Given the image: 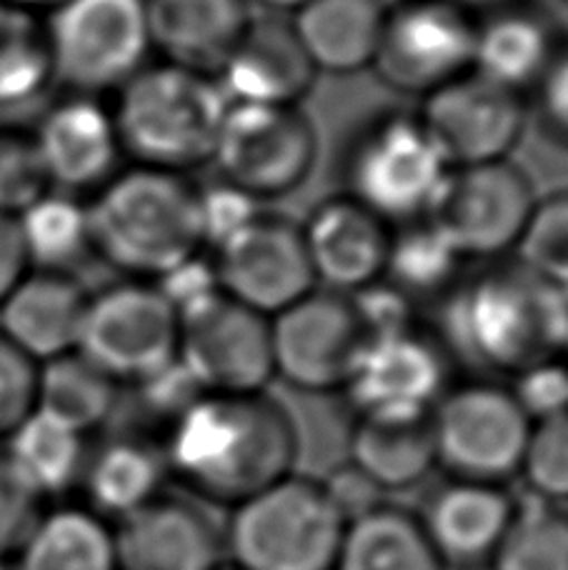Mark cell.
Masks as SVG:
<instances>
[{"mask_svg":"<svg viewBox=\"0 0 568 570\" xmlns=\"http://www.w3.org/2000/svg\"><path fill=\"white\" fill-rule=\"evenodd\" d=\"M476 20L451 0H399L385 10L371 68L399 94L431 96L471 73Z\"/></svg>","mask_w":568,"mask_h":570,"instance_id":"11","label":"cell"},{"mask_svg":"<svg viewBox=\"0 0 568 570\" xmlns=\"http://www.w3.org/2000/svg\"><path fill=\"white\" fill-rule=\"evenodd\" d=\"M88 295L66 273L26 276L0 305V333L38 365L74 353Z\"/></svg>","mask_w":568,"mask_h":570,"instance_id":"24","label":"cell"},{"mask_svg":"<svg viewBox=\"0 0 568 570\" xmlns=\"http://www.w3.org/2000/svg\"><path fill=\"white\" fill-rule=\"evenodd\" d=\"M136 389L140 395V405H144L150 415L166 421L168 425L174 423L180 413L188 411L200 395H206L178 358L174 363H168L166 368L148 375V379L138 381Z\"/></svg>","mask_w":568,"mask_h":570,"instance_id":"46","label":"cell"},{"mask_svg":"<svg viewBox=\"0 0 568 570\" xmlns=\"http://www.w3.org/2000/svg\"><path fill=\"white\" fill-rule=\"evenodd\" d=\"M491 570H568V513L556 505H521Z\"/></svg>","mask_w":568,"mask_h":570,"instance_id":"36","label":"cell"},{"mask_svg":"<svg viewBox=\"0 0 568 570\" xmlns=\"http://www.w3.org/2000/svg\"><path fill=\"white\" fill-rule=\"evenodd\" d=\"M319 156L316 128L298 106L231 104L210 163L256 200L296 190Z\"/></svg>","mask_w":568,"mask_h":570,"instance_id":"10","label":"cell"},{"mask_svg":"<svg viewBox=\"0 0 568 570\" xmlns=\"http://www.w3.org/2000/svg\"><path fill=\"white\" fill-rule=\"evenodd\" d=\"M118 383L80 353L58 355L38 365L36 411L88 435L116 411Z\"/></svg>","mask_w":568,"mask_h":570,"instance_id":"32","label":"cell"},{"mask_svg":"<svg viewBox=\"0 0 568 570\" xmlns=\"http://www.w3.org/2000/svg\"><path fill=\"white\" fill-rule=\"evenodd\" d=\"M461 263L463 258L435 230L433 223L425 218L413 220L391 233L383 281L395 285L415 303V298L451 291L459 283Z\"/></svg>","mask_w":568,"mask_h":570,"instance_id":"33","label":"cell"},{"mask_svg":"<svg viewBox=\"0 0 568 570\" xmlns=\"http://www.w3.org/2000/svg\"><path fill=\"white\" fill-rule=\"evenodd\" d=\"M28 253L18 218L0 213V305L13 293L16 285L28 276Z\"/></svg>","mask_w":568,"mask_h":570,"instance_id":"49","label":"cell"},{"mask_svg":"<svg viewBox=\"0 0 568 570\" xmlns=\"http://www.w3.org/2000/svg\"><path fill=\"white\" fill-rule=\"evenodd\" d=\"M551 26L529 8L506 3L476 20L473 73L526 96L539 86L556 56Z\"/></svg>","mask_w":568,"mask_h":570,"instance_id":"26","label":"cell"},{"mask_svg":"<svg viewBox=\"0 0 568 570\" xmlns=\"http://www.w3.org/2000/svg\"><path fill=\"white\" fill-rule=\"evenodd\" d=\"M178 361L203 393H263L276 379L268 318L221 293L180 318Z\"/></svg>","mask_w":568,"mask_h":570,"instance_id":"14","label":"cell"},{"mask_svg":"<svg viewBox=\"0 0 568 570\" xmlns=\"http://www.w3.org/2000/svg\"><path fill=\"white\" fill-rule=\"evenodd\" d=\"M50 183L33 138L0 136V213L18 218L48 193Z\"/></svg>","mask_w":568,"mask_h":570,"instance_id":"39","label":"cell"},{"mask_svg":"<svg viewBox=\"0 0 568 570\" xmlns=\"http://www.w3.org/2000/svg\"><path fill=\"white\" fill-rule=\"evenodd\" d=\"M451 3L461 6L466 10H471V13H476V10L483 8V10H493V8H501L506 3H513V0H451Z\"/></svg>","mask_w":568,"mask_h":570,"instance_id":"51","label":"cell"},{"mask_svg":"<svg viewBox=\"0 0 568 570\" xmlns=\"http://www.w3.org/2000/svg\"><path fill=\"white\" fill-rule=\"evenodd\" d=\"M343 528L321 481L291 473L228 508L223 551L238 570H336Z\"/></svg>","mask_w":568,"mask_h":570,"instance_id":"5","label":"cell"},{"mask_svg":"<svg viewBox=\"0 0 568 570\" xmlns=\"http://www.w3.org/2000/svg\"><path fill=\"white\" fill-rule=\"evenodd\" d=\"M419 118L449 166L463 168L509 160L526 130L529 108L526 96L471 70L425 96Z\"/></svg>","mask_w":568,"mask_h":570,"instance_id":"15","label":"cell"},{"mask_svg":"<svg viewBox=\"0 0 568 570\" xmlns=\"http://www.w3.org/2000/svg\"><path fill=\"white\" fill-rule=\"evenodd\" d=\"M50 10L53 80L78 96L120 90L148 66L146 0H63Z\"/></svg>","mask_w":568,"mask_h":570,"instance_id":"7","label":"cell"},{"mask_svg":"<svg viewBox=\"0 0 568 570\" xmlns=\"http://www.w3.org/2000/svg\"><path fill=\"white\" fill-rule=\"evenodd\" d=\"M513 258L554 285L568 281V188L536 198Z\"/></svg>","mask_w":568,"mask_h":570,"instance_id":"37","label":"cell"},{"mask_svg":"<svg viewBox=\"0 0 568 570\" xmlns=\"http://www.w3.org/2000/svg\"><path fill=\"white\" fill-rule=\"evenodd\" d=\"M531 425L506 385H453L431 411L435 461L449 478L506 485L521 471Z\"/></svg>","mask_w":568,"mask_h":570,"instance_id":"8","label":"cell"},{"mask_svg":"<svg viewBox=\"0 0 568 570\" xmlns=\"http://www.w3.org/2000/svg\"><path fill=\"white\" fill-rule=\"evenodd\" d=\"M218 570H238V568H233V566H231V563H223V566H221V568H218Z\"/></svg>","mask_w":568,"mask_h":570,"instance_id":"54","label":"cell"},{"mask_svg":"<svg viewBox=\"0 0 568 570\" xmlns=\"http://www.w3.org/2000/svg\"><path fill=\"white\" fill-rule=\"evenodd\" d=\"M10 570H118L114 525L90 508H56L40 515Z\"/></svg>","mask_w":568,"mask_h":570,"instance_id":"30","label":"cell"},{"mask_svg":"<svg viewBox=\"0 0 568 570\" xmlns=\"http://www.w3.org/2000/svg\"><path fill=\"white\" fill-rule=\"evenodd\" d=\"M256 3L266 10V13H276V16H291L296 13L301 6H306L309 0H256Z\"/></svg>","mask_w":568,"mask_h":570,"instance_id":"50","label":"cell"},{"mask_svg":"<svg viewBox=\"0 0 568 570\" xmlns=\"http://www.w3.org/2000/svg\"><path fill=\"white\" fill-rule=\"evenodd\" d=\"M221 291L266 318L288 308L313 288L301 226L283 216H261L213 250Z\"/></svg>","mask_w":568,"mask_h":570,"instance_id":"17","label":"cell"},{"mask_svg":"<svg viewBox=\"0 0 568 570\" xmlns=\"http://www.w3.org/2000/svg\"><path fill=\"white\" fill-rule=\"evenodd\" d=\"M559 288V303H561V323H564V348L568 351V281L556 285Z\"/></svg>","mask_w":568,"mask_h":570,"instance_id":"52","label":"cell"},{"mask_svg":"<svg viewBox=\"0 0 568 570\" xmlns=\"http://www.w3.org/2000/svg\"><path fill=\"white\" fill-rule=\"evenodd\" d=\"M90 246L110 266L156 281L203 250L198 188L180 173H116L88 206Z\"/></svg>","mask_w":568,"mask_h":570,"instance_id":"3","label":"cell"},{"mask_svg":"<svg viewBox=\"0 0 568 570\" xmlns=\"http://www.w3.org/2000/svg\"><path fill=\"white\" fill-rule=\"evenodd\" d=\"M168 478L203 503L233 508L296 473L298 428L263 393H206L168 425Z\"/></svg>","mask_w":568,"mask_h":570,"instance_id":"1","label":"cell"},{"mask_svg":"<svg viewBox=\"0 0 568 570\" xmlns=\"http://www.w3.org/2000/svg\"><path fill=\"white\" fill-rule=\"evenodd\" d=\"M0 570H10V566H8V561H0Z\"/></svg>","mask_w":568,"mask_h":570,"instance_id":"55","label":"cell"},{"mask_svg":"<svg viewBox=\"0 0 568 570\" xmlns=\"http://www.w3.org/2000/svg\"><path fill=\"white\" fill-rule=\"evenodd\" d=\"M38 363L0 333V441L36 411Z\"/></svg>","mask_w":568,"mask_h":570,"instance_id":"42","label":"cell"},{"mask_svg":"<svg viewBox=\"0 0 568 570\" xmlns=\"http://www.w3.org/2000/svg\"><path fill=\"white\" fill-rule=\"evenodd\" d=\"M391 228L351 196L319 203L301 226L316 285L351 295L383 278Z\"/></svg>","mask_w":568,"mask_h":570,"instance_id":"21","label":"cell"},{"mask_svg":"<svg viewBox=\"0 0 568 570\" xmlns=\"http://www.w3.org/2000/svg\"><path fill=\"white\" fill-rule=\"evenodd\" d=\"M23 233L30 266L48 273H63V268L84 256L90 246L88 206L78 203L68 193H46L26 213L18 216Z\"/></svg>","mask_w":568,"mask_h":570,"instance_id":"35","label":"cell"},{"mask_svg":"<svg viewBox=\"0 0 568 570\" xmlns=\"http://www.w3.org/2000/svg\"><path fill=\"white\" fill-rule=\"evenodd\" d=\"M50 80L46 23L33 10L0 0V106H20L36 98Z\"/></svg>","mask_w":568,"mask_h":570,"instance_id":"34","label":"cell"},{"mask_svg":"<svg viewBox=\"0 0 568 570\" xmlns=\"http://www.w3.org/2000/svg\"><path fill=\"white\" fill-rule=\"evenodd\" d=\"M536 98L543 126L568 146V46L556 50L549 70L536 86Z\"/></svg>","mask_w":568,"mask_h":570,"instance_id":"48","label":"cell"},{"mask_svg":"<svg viewBox=\"0 0 568 570\" xmlns=\"http://www.w3.org/2000/svg\"><path fill=\"white\" fill-rule=\"evenodd\" d=\"M349 463L366 473L383 495L405 493L423 485L439 468L431 415L421 419L356 415L349 438Z\"/></svg>","mask_w":568,"mask_h":570,"instance_id":"27","label":"cell"},{"mask_svg":"<svg viewBox=\"0 0 568 570\" xmlns=\"http://www.w3.org/2000/svg\"><path fill=\"white\" fill-rule=\"evenodd\" d=\"M443 341L473 368L519 375L564 348L559 288L516 258L489 261L445 295Z\"/></svg>","mask_w":568,"mask_h":570,"instance_id":"2","label":"cell"},{"mask_svg":"<svg viewBox=\"0 0 568 570\" xmlns=\"http://www.w3.org/2000/svg\"><path fill=\"white\" fill-rule=\"evenodd\" d=\"M349 298L366 338L415 328V303L389 281L381 278L366 285V288L351 293Z\"/></svg>","mask_w":568,"mask_h":570,"instance_id":"44","label":"cell"},{"mask_svg":"<svg viewBox=\"0 0 568 570\" xmlns=\"http://www.w3.org/2000/svg\"><path fill=\"white\" fill-rule=\"evenodd\" d=\"M531 423H539L568 411V365L556 358L541 361L513 375L509 389Z\"/></svg>","mask_w":568,"mask_h":570,"instance_id":"43","label":"cell"},{"mask_svg":"<svg viewBox=\"0 0 568 570\" xmlns=\"http://www.w3.org/2000/svg\"><path fill=\"white\" fill-rule=\"evenodd\" d=\"M536 198L531 178L511 160L451 168L425 220L463 261H499L513 253Z\"/></svg>","mask_w":568,"mask_h":570,"instance_id":"12","label":"cell"},{"mask_svg":"<svg viewBox=\"0 0 568 570\" xmlns=\"http://www.w3.org/2000/svg\"><path fill=\"white\" fill-rule=\"evenodd\" d=\"M316 76L291 18L276 13L251 16L236 46L213 73L228 104L251 106H298Z\"/></svg>","mask_w":568,"mask_h":570,"instance_id":"20","label":"cell"},{"mask_svg":"<svg viewBox=\"0 0 568 570\" xmlns=\"http://www.w3.org/2000/svg\"><path fill=\"white\" fill-rule=\"evenodd\" d=\"M228 106L210 73L160 60L138 70L110 110L126 156L184 176L210 163Z\"/></svg>","mask_w":568,"mask_h":570,"instance_id":"4","label":"cell"},{"mask_svg":"<svg viewBox=\"0 0 568 570\" xmlns=\"http://www.w3.org/2000/svg\"><path fill=\"white\" fill-rule=\"evenodd\" d=\"M268 325L276 379L306 393L343 391L366 341L349 295L313 288Z\"/></svg>","mask_w":568,"mask_h":570,"instance_id":"13","label":"cell"},{"mask_svg":"<svg viewBox=\"0 0 568 570\" xmlns=\"http://www.w3.org/2000/svg\"><path fill=\"white\" fill-rule=\"evenodd\" d=\"M150 48L166 63L216 73L248 26V0H146Z\"/></svg>","mask_w":568,"mask_h":570,"instance_id":"23","label":"cell"},{"mask_svg":"<svg viewBox=\"0 0 568 570\" xmlns=\"http://www.w3.org/2000/svg\"><path fill=\"white\" fill-rule=\"evenodd\" d=\"M8 463L36 495H63L80 483L86 468V435L33 411L6 438Z\"/></svg>","mask_w":568,"mask_h":570,"instance_id":"31","label":"cell"},{"mask_svg":"<svg viewBox=\"0 0 568 570\" xmlns=\"http://www.w3.org/2000/svg\"><path fill=\"white\" fill-rule=\"evenodd\" d=\"M385 0H309L291 26L316 73H359L376 58Z\"/></svg>","mask_w":568,"mask_h":570,"instance_id":"25","label":"cell"},{"mask_svg":"<svg viewBox=\"0 0 568 570\" xmlns=\"http://www.w3.org/2000/svg\"><path fill=\"white\" fill-rule=\"evenodd\" d=\"M118 570H218L223 528L184 495L164 493L114 525Z\"/></svg>","mask_w":568,"mask_h":570,"instance_id":"19","label":"cell"},{"mask_svg":"<svg viewBox=\"0 0 568 570\" xmlns=\"http://www.w3.org/2000/svg\"><path fill=\"white\" fill-rule=\"evenodd\" d=\"M519 475L539 503H568V411L531 425Z\"/></svg>","mask_w":568,"mask_h":570,"instance_id":"38","label":"cell"},{"mask_svg":"<svg viewBox=\"0 0 568 570\" xmlns=\"http://www.w3.org/2000/svg\"><path fill=\"white\" fill-rule=\"evenodd\" d=\"M198 206L203 248L210 250L238 236L263 213L256 198L223 180L213 188H198Z\"/></svg>","mask_w":568,"mask_h":570,"instance_id":"40","label":"cell"},{"mask_svg":"<svg viewBox=\"0 0 568 570\" xmlns=\"http://www.w3.org/2000/svg\"><path fill=\"white\" fill-rule=\"evenodd\" d=\"M449 391L445 351L419 328L366 338L343 385L356 415L421 419Z\"/></svg>","mask_w":568,"mask_h":570,"instance_id":"16","label":"cell"},{"mask_svg":"<svg viewBox=\"0 0 568 570\" xmlns=\"http://www.w3.org/2000/svg\"><path fill=\"white\" fill-rule=\"evenodd\" d=\"M150 283L164 293V298L170 303V308L178 313V321L186 318V315L196 308H200V305L218 298L223 293L216 276V266H213V261L203 256V253L184 261L180 266L170 268L168 273H164V276Z\"/></svg>","mask_w":568,"mask_h":570,"instance_id":"45","label":"cell"},{"mask_svg":"<svg viewBox=\"0 0 568 570\" xmlns=\"http://www.w3.org/2000/svg\"><path fill=\"white\" fill-rule=\"evenodd\" d=\"M521 513L506 485L449 481L435 485L415 513L445 570L489 568Z\"/></svg>","mask_w":568,"mask_h":570,"instance_id":"18","label":"cell"},{"mask_svg":"<svg viewBox=\"0 0 568 570\" xmlns=\"http://www.w3.org/2000/svg\"><path fill=\"white\" fill-rule=\"evenodd\" d=\"M180 321L150 281L88 295L76 353L118 385L148 379L178 358Z\"/></svg>","mask_w":568,"mask_h":570,"instance_id":"9","label":"cell"},{"mask_svg":"<svg viewBox=\"0 0 568 570\" xmlns=\"http://www.w3.org/2000/svg\"><path fill=\"white\" fill-rule=\"evenodd\" d=\"M336 570H445L419 515L383 501L343 528Z\"/></svg>","mask_w":568,"mask_h":570,"instance_id":"29","label":"cell"},{"mask_svg":"<svg viewBox=\"0 0 568 570\" xmlns=\"http://www.w3.org/2000/svg\"><path fill=\"white\" fill-rule=\"evenodd\" d=\"M168 468L164 448L140 438H114L86 458L80 485L88 508L110 525L164 495Z\"/></svg>","mask_w":568,"mask_h":570,"instance_id":"28","label":"cell"},{"mask_svg":"<svg viewBox=\"0 0 568 570\" xmlns=\"http://www.w3.org/2000/svg\"><path fill=\"white\" fill-rule=\"evenodd\" d=\"M43 515V498L26 485L0 453V561L13 558Z\"/></svg>","mask_w":568,"mask_h":570,"instance_id":"41","label":"cell"},{"mask_svg":"<svg viewBox=\"0 0 568 570\" xmlns=\"http://www.w3.org/2000/svg\"><path fill=\"white\" fill-rule=\"evenodd\" d=\"M321 485L333 508H336L339 515L343 518V523L356 521V518L371 513L373 508H379L385 501L381 488L349 461L333 468V471L323 478Z\"/></svg>","mask_w":568,"mask_h":570,"instance_id":"47","label":"cell"},{"mask_svg":"<svg viewBox=\"0 0 568 570\" xmlns=\"http://www.w3.org/2000/svg\"><path fill=\"white\" fill-rule=\"evenodd\" d=\"M33 142L48 183L68 196L104 188L124 156L114 110L100 106L94 96H76L48 110Z\"/></svg>","mask_w":568,"mask_h":570,"instance_id":"22","label":"cell"},{"mask_svg":"<svg viewBox=\"0 0 568 570\" xmlns=\"http://www.w3.org/2000/svg\"><path fill=\"white\" fill-rule=\"evenodd\" d=\"M8 3L33 10V8H56L58 3H63V0H8Z\"/></svg>","mask_w":568,"mask_h":570,"instance_id":"53","label":"cell"},{"mask_svg":"<svg viewBox=\"0 0 568 570\" xmlns=\"http://www.w3.org/2000/svg\"><path fill=\"white\" fill-rule=\"evenodd\" d=\"M451 166L419 114L376 120L353 142L346 163L349 196L391 226L423 220Z\"/></svg>","mask_w":568,"mask_h":570,"instance_id":"6","label":"cell"}]
</instances>
